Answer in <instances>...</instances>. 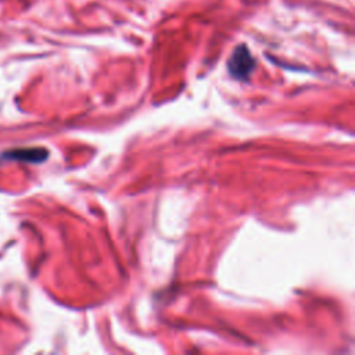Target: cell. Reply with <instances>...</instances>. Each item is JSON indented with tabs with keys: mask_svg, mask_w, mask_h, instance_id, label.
Returning <instances> with one entry per match:
<instances>
[{
	"mask_svg": "<svg viewBox=\"0 0 355 355\" xmlns=\"http://www.w3.org/2000/svg\"><path fill=\"white\" fill-rule=\"evenodd\" d=\"M49 153L46 148L42 147H29V148H15L10 150L3 154V158L7 159H15V161H24L31 164L43 162L47 158Z\"/></svg>",
	"mask_w": 355,
	"mask_h": 355,
	"instance_id": "2",
	"label": "cell"
},
{
	"mask_svg": "<svg viewBox=\"0 0 355 355\" xmlns=\"http://www.w3.org/2000/svg\"><path fill=\"white\" fill-rule=\"evenodd\" d=\"M254 67H255V60L252 58L251 51L245 44L237 46L227 61V69L230 75L241 80L248 79Z\"/></svg>",
	"mask_w": 355,
	"mask_h": 355,
	"instance_id": "1",
	"label": "cell"
}]
</instances>
